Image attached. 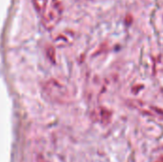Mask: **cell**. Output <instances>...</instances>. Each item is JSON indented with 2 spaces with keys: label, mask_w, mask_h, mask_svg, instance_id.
Segmentation results:
<instances>
[{
  "label": "cell",
  "mask_w": 163,
  "mask_h": 162,
  "mask_svg": "<svg viewBox=\"0 0 163 162\" xmlns=\"http://www.w3.org/2000/svg\"><path fill=\"white\" fill-rule=\"evenodd\" d=\"M43 12V24L48 29H52L59 20L62 12V5L59 0H51L45 7Z\"/></svg>",
  "instance_id": "obj_1"
},
{
  "label": "cell",
  "mask_w": 163,
  "mask_h": 162,
  "mask_svg": "<svg viewBox=\"0 0 163 162\" xmlns=\"http://www.w3.org/2000/svg\"><path fill=\"white\" fill-rule=\"evenodd\" d=\"M49 0H33V3L34 5V8L39 12H42L44 11L45 7L47 6Z\"/></svg>",
  "instance_id": "obj_2"
}]
</instances>
